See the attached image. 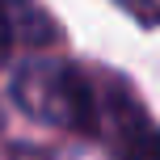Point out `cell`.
<instances>
[{
  "instance_id": "7a4b0ae2",
  "label": "cell",
  "mask_w": 160,
  "mask_h": 160,
  "mask_svg": "<svg viewBox=\"0 0 160 160\" xmlns=\"http://www.w3.org/2000/svg\"><path fill=\"white\" fill-rule=\"evenodd\" d=\"M118 135H122V152H118V160H160V131L148 127V122L139 118L135 105L127 110Z\"/></svg>"
},
{
  "instance_id": "277c9868",
  "label": "cell",
  "mask_w": 160,
  "mask_h": 160,
  "mask_svg": "<svg viewBox=\"0 0 160 160\" xmlns=\"http://www.w3.org/2000/svg\"><path fill=\"white\" fill-rule=\"evenodd\" d=\"M122 4H131V8H135L139 17H143V4H139V0H122ZM143 21H148V17H143Z\"/></svg>"
},
{
  "instance_id": "6da1fadb",
  "label": "cell",
  "mask_w": 160,
  "mask_h": 160,
  "mask_svg": "<svg viewBox=\"0 0 160 160\" xmlns=\"http://www.w3.org/2000/svg\"><path fill=\"white\" fill-rule=\"evenodd\" d=\"M13 97L38 122H55V127H72V131L101 127V101H97L88 76L80 68L63 63V59H30V63H21L13 76Z\"/></svg>"
},
{
  "instance_id": "3957f363",
  "label": "cell",
  "mask_w": 160,
  "mask_h": 160,
  "mask_svg": "<svg viewBox=\"0 0 160 160\" xmlns=\"http://www.w3.org/2000/svg\"><path fill=\"white\" fill-rule=\"evenodd\" d=\"M8 42H13V25H8L4 8H0V68H4V59H8Z\"/></svg>"
}]
</instances>
